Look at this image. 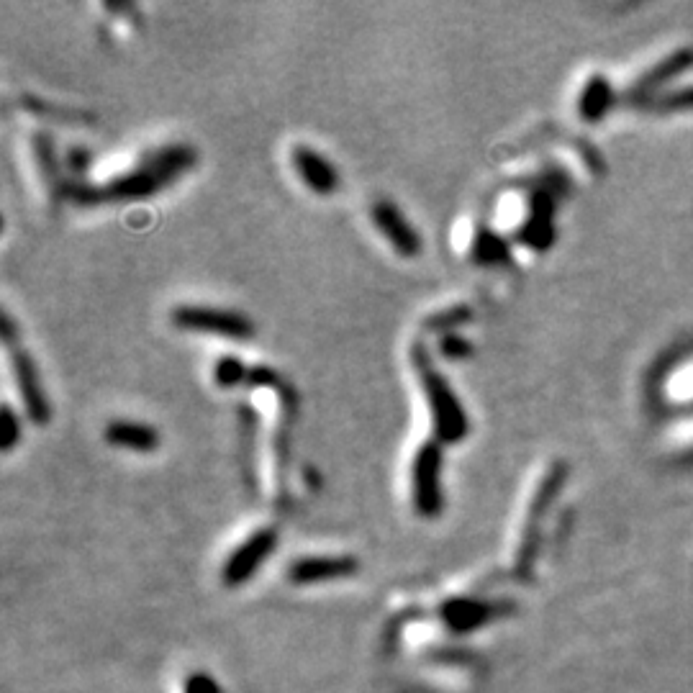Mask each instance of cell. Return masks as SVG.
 I'll return each mask as SVG.
<instances>
[{"mask_svg":"<svg viewBox=\"0 0 693 693\" xmlns=\"http://www.w3.org/2000/svg\"><path fill=\"white\" fill-rule=\"evenodd\" d=\"M411 360H414L421 393L427 398L434 439L439 445H457L470 432V421L460 396L455 393L450 380L439 373L432 357L427 355V347L421 342H414V347H411Z\"/></svg>","mask_w":693,"mask_h":693,"instance_id":"6da1fadb","label":"cell"},{"mask_svg":"<svg viewBox=\"0 0 693 693\" xmlns=\"http://www.w3.org/2000/svg\"><path fill=\"white\" fill-rule=\"evenodd\" d=\"M196 157V149L190 144H170V147L154 149L134 170L103 185V201H121V198L134 201V198L154 196L157 190L167 188L172 180H178L183 172L196 165Z\"/></svg>","mask_w":693,"mask_h":693,"instance_id":"7a4b0ae2","label":"cell"},{"mask_svg":"<svg viewBox=\"0 0 693 693\" xmlns=\"http://www.w3.org/2000/svg\"><path fill=\"white\" fill-rule=\"evenodd\" d=\"M442 465L445 452L437 439H429L411 460V504L421 519H437L445 509V491H442Z\"/></svg>","mask_w":693,"mask_h":693,"instance_id":"3957f363","label":"cell"},{"mask_svg":"<svg viewBox=\"0 0 693 693\" xmlns=\"http://www.w3.org/2000/svg\"><path fill=\"white\" fill-rule=\"evenodd\" d=\"M170 321L183 332L214 334V337L234 339V342H247V339L255 337L252 319L239 314V311H231V308L180 303L170 311Z\"/></svg>","mask_w":693,"mask_h":693,"instance_id":"277c9868","label":"cell"},{"mask_svg":"<svg viewBox=\"0 0 693 693\" xmlns=\"http://www.w3.org/2000/svg\"><path fill=\"white\" fill-rule=\"evenodd\" d=\"M8 360H11L13 378H16L18 385V396L24 401L26 416L34 424L44 427L52 419V406H49V398L44 393L42 378H39L34 360H31V355L21 344H8Z\"/></svg>","mask_w":693,"mask_h":693,"instance_id":"5b68a950","label":"cell"},{"mask_svg":"<svg viewBox=\"0 0 693 693\" xmlns=\"http://www.w3.org/2000/svg\"><path fill=\"white\" fill-rule=\"evenodd\" d=\"M275 545H278V529L275 527H262L257 529V532H252L244 539L242 545L229 555V560H226L224 568H221V581H224L226 586H239V583L249 581L252 573L270 557Z\"/></svg>","mask_w":693,"mask_h":693,"instance_id":"8992f818","label":"cell"},{"mask_svg":"<svg viewBox=\"0 0 693 693\" xmlns=\"http://www.w3.org/2000/svg\"><path fill=\"white\" fill-rule=\"evenodd\" d=\"M370 216L375 221V229L385 237V242L396 249V255L401 257H416L421 252V234L414 229L401 208L388 198H378L370 206Z\"/></svg>","mask_w":693,"mask_h":693,"instance_id":"52a82bcc","label":"cell"},{"mask_svg":"<svg viewBox=\"0 0 693 693\" xmlns=\"http://www.w3.org/2000/svg\"><path fill=\"white\" fill-rule=\"evenodd\" d=\"M291 162L301 183L316 196H332L334 190L339 188L337 167L319 149L308 147V144H296L291 149Z\"/></svg>","mask_w":693,"mask_h":693,"instance_id":"ba28073f","label":"cell"},{"mask_svg":"<svg viewBox=\"0 0 693 693\" xmlns=\"http://www.w3.org/2000/svg\"><path fill=\"white\" fill-rule=\"evenodd\" d=\"M355 557L334 555V557H298L296 563L288 568V578L298 586H308V583H324L337 581V578H347L357 570Z\"/></svg>","mask_w":693,"mask_h":693,"instance_id":"9c48e42d","label":"cell"},{"mask_svg":"<svg viewBox=\"0 0 693 693\" xmlns=\"http://www.w3.org/2000/svg\"><path fill=\"white\" fill-rule=\"evenodd\" d=\"M103 439L111 447H121V450L134 452H154L160 447V432L147 424V421L137 419H113L108 421L103 429Z\"/></svg>","mask_w":693,"mask_h":693,"instance_id":"30bf717a","label":"cell"},{"mask_svg":"<svg viewBox=\"0 0 693 693\" xmlns=\"http://www.w3.org/2000/svg\"><path fill=\"white\" fill-rule=\"evenodd\" d=\"M470 319H473V308H470L468 303H455V306H447L442 308V311H437V314L427 316V319H424V329H427V332L452 334V329L468 324Z\"/></svg>","mask_w":693,"mask_h":693,"instance_id":"8fae6325","label":"cell"},{"mask_svg":"<svg viewBox=\"0 0 693 693\" xmlns=\"http://www.w3.org/2000/svg\"><path fill=\"white\" fill-rule=\"evenodd\" d=\"M470 260L480 262V265H491V262L506 260L504 239L496 237L493 231L480 229L478 234H475L473 247H470Z\"/></svg>","mask_w":693,"mask_h":693,"instance_id":"7c38bea8","label":"cell"},{"mask_svg":"<svg viewBox=\"0 0 693 693\" xmlns=\"http://www.w3.org/2000/svg\"><path fill=\"white\" fill-rule=\"evenodd\" d=\"M214 380L216 385H221V388H237V385L247 383L249 380V368L242 360H239V357L224 355L216 360Z\"/></svg>","mask_w":693,"mask_h":693,"instance_id":"4fadbf2b","label":"cell"},{"mask_svg":"<svg viewBox=\"0 0 693 693\" xmlns=\"http://www.w3.org/2000/svg\"><path fill=\"white\" fill-rule=\"evenodd\" d=\"M31 142H34V154H36V162H39L42 175L49 180V183H52V188H60V185H57V160H54L52 137H49L47 131H34Z\"/></svg>","mask_w":693,"mask_h":693,"instance_id":"5bb4252c","label":"cell"},{"mask_svg":"<svg viewBox=\"0 0 693 693\" xmlns=\"http://www.w3.org/2000/svg\"><path fill=\"white\" fill-rule=\"evenodd\" d=\"M0 450L11 452L13 447L21 442V419L13 411L11 403H3V411H0Z\"/></svg>","mask_w":693,"mask_h":693,"instance_id":"9a60e30c","label":"cell"},{"mask_svg":"<svg viewBox=\"0 0 693 693\" xmlns=\"http://www.w3.org/2000/svg\"><path fill=\"white\" fill-rule=\"evenodd\" d=\"M439 352H442V357H447V360H465V357L473 355V344L465 337H460L457 332H452L439 339Z\"/></svg>","mask_w":693,"mask_h":693,"instance_id":"2e32d148","label":"cell"},{"mask_svg":"<svg viewBox=\"0 0 693 693\" xmlns=\"http://www.w3.org/2000/svg\"><path fill=\"white\" fill-rule=\"evenodd\" d=\"M67 160H70V167H72V170H75V172H85V170H88L90 152H88V149L75 147V149H70V152H67Z\"/></svg>","mask_w":693,"mask_h":693,"instance_id":"e0dca14e","label":"cell"},{"mask_svg":"<svg viewBox=\"0 0 693 693\" xmlns=\"http://www.w3.org/2000/svg\"><path fill=\"white\" fill-rule=\"evenodd\" d=\"M0 334H3V342H6V347L8 344H16V324H13V316H11V311L8 308H3V329H0Z\"/></svg>","mask_w":693,"mask_h":693,"instance_id":"ac0fdd59","label":"cell"}]
</instances>
